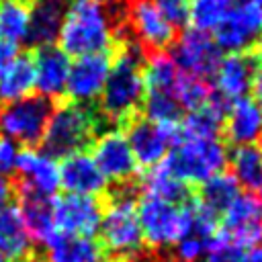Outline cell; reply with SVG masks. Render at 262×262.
<instances>
[{
	"mask_svg": "<svg viewBox=\"0 0 262 262\" xmlns=\"http://www.w3.org/2000/svg\"><path fill=\"white\" fill-rule=\"evenodd\" d=\"M225 14L223 0H188V23L201 33H213Z\"/></svg>",
	"mask_w": 262,
	"mask_h": 262,
	"instance_id": "cell-33",
	"label": "cell"
},
{
	"mask_svg": "<svg viewBox=\"0 0 262 262\" xmlns=\"http://www.w3.org/2000/svg\"><path fill=\"white\" fill-rule=\"evenodd\" d=\"M29 29V2L0 0V39L18 43L27 39Z\"/></svg>",
	"mask_w": 262,
	"mask_h": 262,
	"instance_id": "cell-31",
	"label": "cell"
},
{
	"mask_svg": "<svg viewBox=\"0 0 262 262\" xmlns=\"http://www.w3.org/2000/svg\"><path fill=\"white\" fill-rule=\"evenodd\" d=\"M262 39V8H225L223 18L213 29V41L221 51L246 53Z\"/></svg>",
	"mask_w": 262,
	"mask_h": 262,
	"instance_id": "cell-9",
	"label": "cell"
},
{
	"mask_svg": "<svg viewBox=\"0 0 262 262\" xmlns=\"http://www.w3.org/2000/svg\"><path fill=\"white\" fill-rule=\"evenodd\" d=\"M143 66L145 55L141 47L133 41H123L111 59V70L98 98L106 119L127 121L139 111L145 94Z\"/></svg>",
	"mask_w": 262,
	"mask_h": 262,
	"instance_id": "cell-2",
	"label": "cell"
},
{
	"mask_svg": "<svg viewBox=\"0 0 262 262\" xmlns=\"http://www.w3.org/2000/svg\"><path fill=\"white\" fill-rule=\"evenodd\" d=\"M137 219L145 244L154 248H168L188 231L192 221V203H170L143 194L137 205Z\"/></svg>",
	"mask_w": 262,
	"mask_h": 262,
	"instance_id": "cell-6",
	"label": "cell"
},
{
	"mask_svg": "<svg viewBox=\"0 0 262 262\" xmlns=\"http://www.w3.org/2000/svg\"><path fill=\"white\" fill-rule=\"evenodd\" d=\"M45 248V262H108L102 244L90 235L55 233Z\"/></svg>",
	"mask_w": 262,
	"mask_h": 262,
	"instance_id": "cell-23",
	"label": "cell"
},
{
	"mask_svg": "<svg viewBox=\"0 0 262 262\" xmlns=\"http://www.w3.org/2000/svg\"><path fill=\"white\" fill-rule=\"evenodd\" d=\"M102 217V205L96 196L63 194L53 201V223L57 233L94 235Z\"/></svg>",
	"mask_w": 262,
	"mask_h": 262,
	"instance_id": "cell-15",
	"label": "cell"
},
{
	"mask_svg": "<svg viewBox=\"0 0 262 262\" xmlns=\"http://www.w3.org/2000/svg\"><path fill=\"white\" fill-rule=\"evenodd\" d=\"M180 125H164L149 119H133L127 125V141L137 166L154 168L162 164L176 143Z\"/></svg>",
	"mask_w": 262,
	"mask_h": 262,
	"instance_id": "cell-8",
	"label": "cell"
},
{
	"mask_svg": "<svg viewBox=\"0 0 262 262\" xmlns=\"http://www.w3.org/2000/svg\"><path fill=\"white\" fill-rule=\"evenodd\" d=\"M111 70V55L108 53H92L76 57L74 63H70L66 94L70 96V102L76 104H92L100 98L106 76Z\"/></svg>",
	"mask_w": 262,
	"mask_h": 262,
	"instance_id": "cell-13",
	"label": "cell"
},
{
	"mask_svg": "<svg viewBox=\"0 0 262 262\" xmlns=\"http://www.w3.org/2000/svg\"><path fill=\"white\" fill-rule=\"evenodd\" d=\"M154 2L174 27H182L188 23V0H154Z\"/></svg>",
	"mask_w": 262,
	"mask_h": 262,
	"instance_id": "cell-35",
	"label": "cell"
},
{
	"mask_svg": "<svg viewBox=\"0 0 262 262\" xmlns=\"http://www.w3.org/2000/svg\"><path fill=\"white\" fill-rule=\"evenodd\" d=\"M227 164L231 166V176L235 178V182L250 194L262 199V145H237Z\"/></svg>",
	"mask_w": 262,
	"mask_h": 262,
	"instance_id": "cell-27",
	"label": "cell"
},
{
	"mask_svg": "<svg viewBox=\"0 0 262 262\" xmlns=\"http://www.w3.org/2000/svg\"><path fill=\"white\" fill-rule=\"evenodd\" d=\"M68 0H31L29 2V29L27 39L35 47L53 45L63 25Z\"/></svg>",
	"mask_w": 262,
	"mask_h": 262,
	"instance_id": "cell-21",
	"label": "cell"
},
{
	"mask_svg": "<svg viewBox=\"0 0 262 262\" xmlns=\"http://www.w3.org/2000/svg\"><path fill=\"white\" fill-rule=\"evenodd\" d=\"M0 254L10 262H27L33 258L31 237L25 229L18 205H4L0 209Z\"/></svg>",
	"mask_w": 262,
	"mask_h": 262,
	"instance_id": "cell-25",
	"label": "cell"
},
{
	"mask_svg": "<svg viewBox=\"0 0 262 262\" xmlns=\"http://www.w3.org/2000/svg\"><path fill=\"white\" fill-rule=\"evenodd\" d=\"M223 102L213 94L209 102L203 106L188 111V117L184 119L180 127V135L188 137H219V131L223 127Z\"/></svg>",
	"mask_w": 262,
	"mask_h": 262,
	"instance_id": "cell-29",
	"label": "cell"
},
{
	"mask_svg": "<svg viewBox=\"0 0 262 262\" xmlns=\"http://www.w3.org/2000/svg\"><path fill=\"white\" fill-rule=\"evenodd\" d=\"M239 194L242 192H239V184L235 182V178L227 172H219L201 184V194L194 201L199 203L203 211H207L211 217L217 219L231 207V203Z\"/></svg>",
	"mask_w": 262,
	"mask_h": 262,
	"instance_id": "cell-28",
	"label": "cell"
},
{
	"mask_svg": "<svg viewBox=\"0 0 262 262\" xmlns=\"http://www.w3.org/2000/svg\"><path fill=\"white\" fill-rule=\"evenodd\" d=\"M203 262H262V244L244 248L221 235H215Z\"/></svg>",
	"mask_w": 262,
	"mask_h": 262,
	"instance_id": "cell-32",
	"label": "cell"
},
{
	"mask_svg": "<svg viewBox=\"0 0 262 262\" xmlns=\"http://www.w3.org/2000/svg\"><path fill=\"white\" fill-rule=\"evenodd\" d=\"M92 158L106 178V182H119L125 184L129 182L135 172H137V162L131 154L129 141L123 131L119 129H108L102 131L94 143H92Z\"/></svg>",
	"mask_w": 262,
	"mask_h": 262,
	"instance_id": "cell-11",
	"label": "cell"
},
{
	"mask_svg": "<svg viewBox=\"0 0 262 262\" xmlns=\"http://www.w3.org/2000/svg\"><path fill=\"white\" fill-rule=\"evenodd\" d=\"M59 166V186L68 194H82V196H98L106 188V178L98 170L94 158L90 154L74 151L61 158Z\"/></svg>",
	"mask_w": 262,
	"mask_h": 262,
	"instance_id": "cell-18",
	"label": "cell"
},
{
	"mask_svg": "<svg viewBox=\"0 0 262 262\" xmlns=\"http://www.w3.org/2000/svg\"><path fill=\"white\" fill-rule=\"evenodd\" d=\"M227 160L229 151L219 137H188L178 133L164 164L184 184H203L211 176L223 172Z\"/></svg>",
	"mask_w": 262,
	"mask_h": 262,
	"instance_id": "cell-3",
	"label": "cell"
},
{
	"mask_svg": "<svg viewBox=\"0 0 262 262\" xmlns=\"http://www.w3.org/2000/svg\"><path fill=\"white\" fill-rule=\"evenodd\" d=\"M35 90V63L31 53H18L0 68V104L31 96Z\"/></svg>",
	"mask_w": 262,
	"mask_h": 262,
	"instance_id": "cell-26",
	"label": "cell"
},
{
	"mask_svg": "<svg viewBox=\"0 0 262 262\" xmlns=\"http://www.w3.org/2000/svg\"><path fill=\"white\" fill-rule=\"evenodd\" d=\"M0 262H10V260H8L6 256H2V254H0Z\"/></svg>",
	"mask_w": 262,
	"mask_h": 262,
	"instance_id": "cell-41",
	"label": "cell"
},
{
	"mask_svg": "<svg viewBox=\"0 0 262 262\" xmlns=\"http://www.w3.org/2000/svg\"><path fill=\"white\" fill-rule=\"evenodd\" d=\"M258 68H260V59L252 55L250 51L227 53L225 57L219 59V66L213 74L215 96L221 102H229V104L233 100L248 96Z\"/></svg>",
	"mask_w": 262,
	"mask_h": 262,
	"instance_id": "cell-14",
	"label": "cell"
},
{
	"mask_svg": "<svg viewBox=\"0 0 262 262\" xmlns=\"http://www.w3.org/2000/svg\"><path fill=\"white\" fill-rule=\"evenodd\" d=\"M33 55L35 63V88L45 98H55L66 92L70 74V55L55 45L37 47Z\"/></svg>",
	"mask_w": 262,
	"mask_h": 262,
	"instance_id": "cell-19",
	"label": "cell"
},
{
	"mask_svg": "<svg viewBox=\"0 0 262 262\" xmlns=\"http://www.w3.org/2000/svg\"><path fill=\"white\" fill-rule=\"evenodd\" d=\"M215 227H217V219L211 217L207 211H203L196 201H192V221H190V227L174 244V258H176V262H199V260H203L207 250L211 248L215 235H217Z\"/></svg>",
	"mask_w": 262,
	"mask_h": 262,
	"instance_id": "cell-22",
	"label": "cell"
},
{
	"mask_svg": "<svg viewBox=\"0 0 262 262\" xmlns=\"http://www.w3.org/2000/svg\"><path fill=\"white\" fill-rule=\"evenodd\" d=\"M127 18L139 47L151 51H164L174 43L176 27L162 14L154 0H129Z\"/></svg>",
	"mask_w": 262,
	"mask_h": 262,
	"instance_id": "cell-12",
	"label": "cell"
},
{
	"mask_svg": "<svg viewBox=\"0 0 262 262\" xmlns=\"http://www.w3.org/2000/svg\"><path fill=\"white\" fill-rule=\"evenodd\" d=\"M98 131L96 115L76 102H63L51 111L47 127L43 131V147L51 158H66L74 151H82Z\"/></svg>",
	"mask_w": 262,
	"mask_h": 262,
	"instance_id": "cell-5",
	"label": "cell"
},
{
	"mask_svg": "<svg viewBox=\"0 0 262 262\" xmlns=\"http://www.w3.org/2000/svg\"><path fill=\"white\" fill-rule=\"evenodd\" d=\"M25 2H31V0H25Z\"/></svg>",
	"mask_w": 262,
	"mask_h": 262,
	"instance_id": "cell-43",
	"label": "cell"
},
{
	"mask_svg": "<svg viewBox=\"0 0 262 262\" xmlns=\"http://www.w3.org/2000/svg\"><path fill=\"white\" fill-rule=\"evenodd\" d=\"M176 96H178V102H180L182 111H194V108L203 106L205 102H209L213 92L207 86V80H201V78H194V76H188V74L180 72V80H178V86H176Z\"/></svg>",
	"mask_w": 262,
	"mask_h": 262,
	"instance_id": "cell-34",
	"label": "cell"
},
{
	"mask_svg": "<svg viewBox=\"0 0 262 262\" xmlns=\"http://www.w3.org/2000/svg\"><path fill=\"white\" fill-rule=\"evenodd\" d=\"M145 196L170 201V203H186L188 201V184H184L172 170L162 162L147 170L143 178Z\"/></svg>",
	"mask_w": 262,
	"mask_h": 262,
	"instance_id": "cell-30",
	"label": "cell"
},
{
	"mask_svg": "<svg viewBox=\"0 0 262 262\" xmlns=\"http://www.w3.org/2000/svg\"><path fill=\"white\" fill-rule=\"evenodd\" d=\"M14 196V184L6 178V176H2L0 174V209L4 207V205H8V201Z\"/></svg>",
	"mask_w": 262,
	"mask_h": 262,
	"instance_id": "cell-38",
	"label": "cell"
},
{
	"mask_svg": "<svg viewBox=\"0 0 262 262\" xmlns=\"http://www.w3.org/2000/svg\"><path fill=\"white\" fill-rule=\"evenodd\" d=\"M16 156H18L16 143L12 139L0 135V174L2 176L14 172V168H16Z\"/></svg>",
	"mask_w": 262,
	"mask_h": 262,
	"instance_id": "cell-36",
	"label": "cell"
},
{
	"mask_svg": "<svg viewBox=\"0 0 262 262\" xmlns=\"http://www.w3.org/2000/svg\"><path fill=\"white\" fill-rule=\"evenodd\" d=\"M18 55V43L0 39V68H4L8 61H12Z\"/></svg>",
	"mask_w": 262,
	"mask_h": 262,
	"instance_id": "cell-37",
	"label": "cell"
},
{
	"mask_svg": "<svg viewBox=\"0 0 262 262\" xmlns=\"http://www.w3.org/2000/svg\"><path fill=\"white\" fill-rule=\"evenodd\" d=\"M27 262H35V260H33V258H31V260H27Z\"/></svg>",
	"mask_w": 262,
	"mask_h": 262,
	"instance_id": "cell-42",
	"label": "cell"
},
{
	"mask_svg": "<svg viewBox=\"0 0 262 262\" xmlns=\"http://www.w3.org/2000/svg\"><path fill=\"white\" fill-rule=\"evenodd\" d=\"M53 106L45 96H25L0 104V135L33 147L41 141Z\"/></svg>",
	"mask_w": 262,
	"mask_h": 262,
	"instance_id": "cell-7",
	"label": "cell"
},
{
	"mask_svg": "<svg viewBox=\"0 0 262 262\" xmlns=\"http://www.w3.org/2000/svg\"><path fill=\"white\" fill-rule=\"evenodd\" d=\"M100 244L106 254L125 262H135L143 256V235L137 219V205L131 192L123 190L115 194L100 217Z\"/></svg>",
	"mask_w": 262,
	"mask_h": 262,
	"instance_id": "cell-4",
	"label": "cell"
},
{
	"mask_svg": "<svg viewBox=\"0 0 262 262\" xmlns=\"http://www.w3.org/2000/svg\"><path fill=\"white\" fill-rule=\"evenodd\" d=\"M223 225L217 235L237 246L262 244V201L256 194H239L221 215Z\"/></svg>",
	"mask_w": 262,
	"mask_h": 262,
	"instance_id": "cell-16",
	"label": "cell"
},
{
	"mask_svg": "<svg viewBox=\"0 0 262 262\" xmlns=\"http://www.w3.org/2000/svg\"><path fill=\"white\" fill-rule=\"evenodd\" d=\"M225 135L235 145H250L262 139V104L256 98L244 96L233 100L223 115Z\"/></svg>",
	"mask_w": 262,
	"mask_h": 262,
	"instance_id": "cell-20",
	"label": "cell"
},
{
	"mask_svg": "<svg viewBox=\"0 0 262 262\" xmlns=\"http://www.w3.org/2000/svg\"><path fill=\"white\" fill-rule=\"evenodd\" d=\"M225 8H248V6H260L262 8V0H223Z\"/></svg>",
	"mask_w": 262,
	"mask_h": 262,
	"instance_id": "cell-39",
	"label": "cell"
},
{
	"mask_svg": "<svg viewBox=\"0 0 262 262\" xmlns=\"http://www.w3.org/2000/svg\"><path fill=\"white\" fill-rule=\"evenodd\" d=\"M14 170L20 176L18 182L14 184V190L33 192L51 199L59 188V166L55 158H51L45 151L33 147L18 149Z\"/></svg>",
	"mask_w": 262,
	"mask_h": 262,
	"instance_id": "cell-17",
	"label": "cell"
},
{
	"mask_svg": "<svg viewBox=\"0 0 262 262\" xmlns=\"http://www.w3.org/2000/svg\"><path fill=\"white\" fill-rule=\"evenodd\" d=\"M252 90H254V94H256V100L262 104V63H260V68H258V72H256V78H254Z\"/></svg>",
	"mask_w": 262,
	"mask_h": 262,
	"instance_id": "cell-40",
	"label": "cell"
},
{
	"mask_svg": "<svg viewBox=\"0 0 262 262\" xmlns=\"http://www.w3.org/2000/svg\"><path fill=\"white\" fill-rule=\"evenodd\" d=\"M174 63L178 66L180 72L207 80L213 78L219 59H221V49L215 45L213 37L209 33H201L196 29H188L184 31L172 49Z\"/></svg>",
	"mask_w": 262,
	"mask_h": 262,
	"instance_id": "cell-10",
	"label": "cell"
},
{
	"mask_svg": "<svg viewBox=\"0 0 262 262\" xmlns=\"http://www.w3.org/2000/svg\"><path fill=\"white\" fill-rule=\"evenodd\" d=\"M260 201H262V199H260Z\"/></svg>",
	"mask_w": 262,
	"mask_h": 262,
	"instance_id": "cell-44",
	"label": "cell"
},
{
	"mask_svg": "<svg viewBox=\"0 0 262 262\" xmlns=\"http://www.w3.org/2000/svg\"><path fill=\"white\" fill-rule=\"evenodd\" d=\"M14 194L18 199V211L31 242H39L45 246L57 233L53 223V201L49 196L23 190H14Z\"/></svg>",
	"mask_w": 262,
	"mask_h": 262,
	"instance_id": "cell-24",
	"label": "cell"
},
{
	"mask_svg": "<svg viewBox=\"0 0 262 262\" xmlns=\"http://www.w3.org/2000/svg\"><path fill=\"white\" fill-rule=\"evenodd\" d=\"M121 4L117 0H68L57 41L66 55L108 53L119 39Z\"/></svg>",
	"mask_w": 262,
	"mask_h": 262,
	"instance_id": "cell-1",
	"label": "cell"
}]
</instances>
